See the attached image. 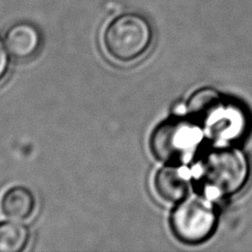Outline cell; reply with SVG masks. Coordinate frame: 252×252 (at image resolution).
Segmentation results:
<instances>
[{"mask_svg": "<svg viewBox=\"0 0 252 252\" xmlns=\"http://www.w3.org/2000/svg\"><path fill=\"white\" fill-rule=\"evenodd\" d=\"M153 38V28L145 17L124 13L107 25L103 33V46L112 60L130 63L146 55Z\"/></svg>", "mask_w": 252, "mask_h": 252, "instance_id": "obj_4", "label": "cell"}, {"mask_svg": "<svg viewBox=\"0 0 252 252\" xmlns=\"http://www.w3.org/2000/svg\"><path fill=\"white\" fill-rule=\"evenodd\" d=\"M153 186L156 195L169 204L185 199L190 188L189 172L178 164H168L159 168L154 176Z\"/></svg>", "mask_w": 252, "mask_h": 252, "instance_id": "obj_6", "label": "cell"}, {"mask_svg": "<svg viewBox=\"0 0 252 252\" xmlns=\"http://www.w3.org/2000/svg\"><path fill=\"white\" fill-rule=\"evenodd\" d=\"M37 200L33 192L25 186H11L0 197V211L4 217L24 221L33 215Z\"/></svg>", "mask_w": 252, "mask_h": 252, "instance_id": "obj_8", "label": "cell"}, {"mask_svg": "<svg viewBox=\"0 0 252 252\" xmlns=\"http://www.w3.org/2000/svg\"><path fill=\"white\" fill-rule=\"evenodd\" d=\"M30 230L17 220L0 222V252H21L30 242Z\"/></svg>", "mask_w": 252, "mask_h": 252, "instance_id": "obj_9", "label": "cell"}, {"mask_svg": "<svg viewBox=\"0 0 252 252\" xmlns=\"http://www.w3.org/2000/svg\"><path fill=\"white\" fill-rule=\"evenodd\" d=\"M10 66V55L3 40L0 38V82L6 78Z\"/></svg>", "mask_w": 252, "mask_h": 252, "instance_id": "obj_10", "label": "cell"}, {"mask_svg": "<svg viewBox=\"0 0 252 252\" xmlns=\"http://www.w3.org/2000/svg\"><path fill=\"white\" fill-rule=\"evenodd\" d=\"M249 177V159L244 151L238 147L211 148L200 158L199 181L211 195H235L246 186Z\"/></svg>", "mask_w": 252, "mask_h": 252, "instance_id": "obj_1", "label": "cell"}, {"mask_svg": "<svg viewBox=\"0 0 252 252\" xmlns=\"http://www.w3.org/2000/svg\"><path fill=\"white\" fill-rule=\"evenodd\" d=\"M201 141V130L195 121L173 116L155 126L148 145L156 159L165 164L183 165L196 156Z\"/></svg>", "mask_w": 252, "mask_h": 252, "instance_id": "obj_3", "label": "cell"}, {"mask_svg": "<svg viewBox=\"0 0 252 252\" xmlns=\"http://www.w3.org/2000/svg\"><path fill=\"white\" fill-rule=\"evenodd\" d=\"M41 33L29 22H17L4 34L7 50L16 60H29L37 55L41 46Z\"/></svg>", "mask_w": 252, "mask_h": 252, "instance_id": "obj_7", "label": "cell"}, {"mask_svg": "<svg viewBox=\"0 0 252 252\" xmlns=\"http://www.w3.org/2000/svg\"><path fill=\"white\" fill-rule=\"evenodd\" d=\"M187 113L198 125L204 126L211 136L232 139L245 128L244 113L217 90L202 88L193 92L186 104Z\"/></svg>", "mask_w": 252, "mask_h": 252, "instance_id": "obj_2", "label": "cell"}, {"mask_svg": "<svg viewBox=\"0 0 252 252\" xmlns=\"http://www.w3.org/2000/svg\"><path fill=\"white\" fill-rule=\"evenodd\" d=\"M217 220L213 202L195 196L178 202L170 216V229L183 244L199 245L213 235Z\"/></svg>", "mask_w": 252, "mask_h": 252, "instance_id": "obj_5", "label": "cell"}]
</instances>
